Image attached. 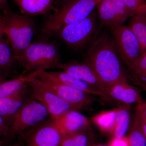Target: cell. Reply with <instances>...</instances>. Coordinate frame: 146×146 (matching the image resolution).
I'll return each instance as SVG.
<instances>
[{
    "label": "cell",
    "mask_w": 146,
    "mask_h": 146,
    "mask_svg": "<svg viewBox=\"0 0 146 146\" xmlns=\"http://www.w3.org/2000/svg\"><path fill=\"white\" fill-rule=\"evenodd\" d=\"M105 29L90 43L84 60L94 69L106 87L118 82H129V77L112 36Z\"/></svg>",
    "instance_id": "obj_1"
},
{
    "label": "cell",
    "mask_w": 146,
    "mask_h": 146,
    "mask_svg": "<svg viewBox=\"0 0 146 146\" xmlns=\"http://www.w3.org/2000/svg\"><path fill=\"white\" fill-rule=\"evenodd\" d=\"M8 146H25L23 140V138H21L20 140H18L15 143L11 145Z\"/></svg>",
    "instance_id": "obj_33"
},
{
    "label": "cell",
    "mask_w": 146,
    "mask_h": 146,
    "mask_svg": "<svg viewBox=\"0 0 146 146\" xmlns=\"http://www.w3.org/2000/svg\"><path fill=\"white\" fill-rule=\"evenodd\" d=\"M109 146H130L128 136L113 137L110 142Z\"/></svg>",
    "instance_id": "obj_27"
},
{
    "label": "cell",
    "mask_w": 146,
    "mask_h": 146,
    "mask_svg": "<svg viewBox=\"0 0 146 146\" xmlns=\"http://www.w3.org/2000/svg\"><path fill=\"white\" fill-rule=\"evenodd\" d=\"M4 20L2 13H0V41L4 39Z\"/></svg>",
    "instance_id": "obj_29"
},
{
    "label": "cell",
    "mask_w": 146,
    "mask_h": 146,
    "mask_svg": "<svg viewBox=\"0 0 146 146\" xmlns=\"http://www.w3.org/2000/svg\"><path fill=\"white\" fill-rule=\"evenodd\" d=\"M102 0H70L48 16L42 25L40 38L57 35L63 27L84 19L96 9Z\"/></svg>",
    "instance_id": "obj_2"
},
{
    "label": "cell",
    "mask_w": 146,
    "mask_h": 146,
    "mask_svg": "<svg viewBox=\"0 0 146 146\" xmlns=\"http://www.w3.org/2000/svg\"></svg>",
    "instance_id": "obj_37"
},
{
    "label": "cell",
    "mask_w": 146,
    "mask_h": 146,
    "mask_svg": "<svg viewBox=\"0 0 146 146\" xmlns=\"http://www.w3.org/2000/svg\"><path fill=\"white\" fill-rule=\"evenodd\" d=\"M129 135L130 146H146V139L141 130L138 118L135 115Z\"/></svg>",
    "instance_id": "obj_24"
},
{
    "label": "cell",
    "mask_w": 146,
    "mask_h": 146,
    "mask_svg": "<svg viewBox=\"0 0 146 146\" xmlns=\"http://www.w3.org/2000/svg\"><path fill=\"white\" fill-rule=\"evenodd\" d=\"M139 102H140V103H141L144 115H145L146 117V101L143 98L142 96H141L140 98L139 99Z\"/></svg>",
    "instance_id": "obj_31"
},
{
    "label": "cell",
    "mask_w": 146,
    "mask_h": 146,
    "mask_svg": "<svg viewBox=\"0 0 146 146\" xmlns=\"http://www.w3.org/2000/svg\"><path fill=\"white\" fill-rule=\"evenodd\" d=\"M7 0H0V11H2L6 8Z\"/></svg>",
    "instance_id": "obj_32"
},
{
    "label": "cell",
    "mask_w": 146,
    "mask_h": 146,
    "mask_svg": "<svg viewBox=\"0 0 146 146\" xmlns=\"http://www.w3.org/2000/svg\"><path fill=\"white\" fill-rule=\"evenodd\" d=\"M12 136L10 126L6 123L0 115V136Z\"/></svg>",
    "instance_id": "obj_28"
},
{
    "label": "cell",
    "mask_w": 146,
    "mask_h": 146,
    "mask_svg": "<svg viewBox=\"0 0 146 146\" xmlns=\"http://www.w3.org/2000/svg\"><path fill=\"white\" fill-rule=\"evenodd\" d=\"M127 26L138 39L142 54L146 51V13L135 14L129 19Z\"/></svg>",
    "instance_id": "obj_17"
},
{
    "label": "cell",
    "mask_w": 146,
    "mask_h": 146,
    "mask_svg": "<svg viewBox=\"0 0 146 146\" xmlns=\"http://www.w3.org/2000/svg\"><path fill=\"white\" fill-rule=\"evenodd\" d=\"M96 9L100 32L114 25H123L135 15L122 0H102Z\"/></svg>",
    "instance_id": "obj_9"
},
{
    "label": "cell",
    "mask_w": 146,
    "mask_h": 146,
    "mask_svg": "<svg viewBox=\"0 0 146 146\" xmlns=\"http://www.w3.org/2000/svg\"><path fill=\"white\" fill-rule=\"evenodd\" d=\"M60 2L62 3V4L64 3L67 2L69 1H70V0H58Z\"/></svg>",
    "instance_id": "obj_34"
},
{
    "label": "cell",
    "mask_w": 146,
    "mask_h": 146,
    "mask_svg": "<svg viewBox=\"0 0 146 146\" xmlns=\"http://www.w3.org/2000/svg\"><path fill=\"white\" fill-rule=\"evenodd\" d=\"M100 32L96 9L84 19L63 27L57 35L69 48L78 50L90 44Z\"/></svg>",
    "instance_id": "obj_5"
},
{
    "label": "cell",
    "mask_w": 146,
    "mask_h": 146,
    "mask_svg": "<svg viewBox=\"0 0 146 146\" xmlns=\"http://www.w3.org/2000/svg\"><path fill=\"white\" fill-rule=\"evenodd\" d=\"M105 95L107 100L128 105L137 103L142 96L136 87L128 82H118L106 87Z\"/></svg>",
    "instance_id": "obj_13"
},
{
    "label": "cell",
    "mask_w": 146,
    "mask_h": 146,
    "mask_svg": "<svg viewBox=\"0 0 146 146\" xmlns=\"http://www.w3.org/2000/svg\"><path fill=\"white\" fill-rule=\"evenodd\" d=\"M95 146H105L102 145H98Z\"/></svg>",
    "instance_id": "obj_36"
},
{
    "label": "cell",
    "mask_w": 146,
    "mask_h": 146,
    "mask_svg": "<svg viewBox=\"0 0 146 146\" xmlns=\"http://www.w3.org/2000/svg\"><path fill=\"white\" fill-rule=\"evenodd\" d=\"M31 80L52 92L76 110L84 109L93 102L91 95L66 85L36 77L34 72L31 73Z\"/></svg>",
    "instance_id": "obj_8"
},
{
    "label": "cell",
    "mask_w": 146,
    "mask_h": 146,
    "mask_svg": "<svg viewBox=\"0 0 146 146\" xmlns=\"http://www.w3.org/2000/svg\"><path fill=\"white\" fill-rule=\"evenodd\" d=\"M4 20V33L15 58L32 43L36 25L32 17L18 14L6 8L1 11Z\"/></svg>",
    "instance_id": "obj_4"
},
{
    "label": "cell",
    "mask_w": 146,
    "mask_h": 146,
    "mask_svg": "<svg viewBox=\"0 0 146 146\" xmlns=\"http://www.w3.org/2000/svg\"><path fill=\"white\" fill-rule=\"evenodd\" d=\"M17 63L10 45L6 38L0 41V71L9 75Z\"/></svg>",
    "instance_id": "obj_20"
},
{
    "label": "cell",
    "mask_w": 146,
    "mask_h": 146,
    "mask_svg": "<svg viewBox=\"0 0 146 146\" xmlns=\"http://www.w3.org/2000/svg\"><path fill=\"white\" fill-rule=\"evenodd\" d=\"M134 13H146V0H122Z\"/></svg>",
    "instance_id": "obj_25"
},
{
    "label": "cell",
    "mask_w": 146,
    "mask_h": 146,
    "mask_svg": "<svg viewBox=\"0 0 146 146\" xmlns=\"http://www.w3.org/2000/svg\"><path fill=\"white\" fill-rule=\"evenodd\" d=\"M27 85L29 95L33 99L41 103L46 108L50 117L57 119L65 112L74 109L68 103L54 94L31 80V74Z\"/></svg>",
    "instance_id": "obj_10"
},
{
    "label": "cell",
    "mask_w": 146,
    "mask_h": 146,
    "mask_svg": "<svg viewBox=\"0 0 146 146\" xmlns=\"http://www.w3.org/2000/svg\"><path fill=\"white\" fill-rule=\"evenodd\" d=\"M30 78V74H25L23 72L17 77L7 80L0 84V100L12 95L27 84Z\"/></svg>",
    "instance_id": "obj_22"
},
{
    "label": "cell",
    "mask_w": 146,
    "mask_h": 146,
    "mask_svg": "<svg viewBox=\"0 0 146 146\" xmlns=\"http://www.w3.org/2000/svg\"><path fill=\"white\" fill-rule=\"evenodd\" d=\"M29 96L28 87L27 84L14 94L0 100V115L6 123L8 121H11Z\"/></svg>",
    "instance_id": "obj_15"
},
{
    "label": "cell",
    "mask_w": 146,
    "mask_h": 146,
    "mask_svg": "<svg viewBox=\"0 0 146 146\" xmlns=\"http://www.w3.org/2000/svg\"><path fill=\"white\" fill-rule=\"evenodd\" d=\"M118 107L103 111L92 117V121L104 133L112 134L116 123Z\"/></svg>",
    "instance_id": "obj_18"
},
{
    "label": "cell",
    "mask_w": 146,
    "mask_h": 146,
    "mask_svg": "<svg viewBox=\"0 0 146 146\" xmlns=\"http://www.w3.org/2000/svg\"><path fill=\"white\" fill-rule=\"evenodd\" d=\"M9 76L8 74L0 71V84L7 80Z\"/></svg>",
    "instance_id": "obj_30"
},
{
    "label": "cell",
    "mask_w": 146,
    "mask_h": 146,
    "mask_svg": "<svg viewBox=\"0 0 146 146\" xmlns=\"http://www.w3.org/2000/svg\"><path fill=\"white\" fill-rule=\"evenodd\" d=\"M57 69H60L63 72L84 82L106 96V87L99 78L94 69L84 60L80 62L74 60L66 63H62Z\"/></svg>",
    "instance_id": "obj_11"
},
{
    "label": "cell",
    "mask_w": 146,
    "mask_h": 146,
    "mask_svg": "<svg viewBox=\"0 0 146 146\" xmlns=\"http://www.w3.org/2000/svg\"><path fill=\"white\" fill-rule=\"evenodd\" d=\"M35 76L38 78L44 79L56 83L66 85L83 91L91 96L100 97L107 100L106 96L98 89L90 86L79 79L71 76L65 72H35Z\"/></svg>",
    "instance_id": "obj_12"
},
{
    "label": "cell",
    "mask_w": 146,
    "mask_h": 146,
    "mask_svg": "<svg viewBox=\"0 0 146 146\" xmlns=\"http://www.w3.org/2000/svg\"><path fill=\"white\" fill-rule=\"evenodd\" d=\"M135 110V115L138 118L141 130L146 139V117L143 112L139 100L136 104Z\"/></svg>",
    "instance_id": "obj_26"
},
{
    "label": "cell",
    "mask_w": 146,
    "mask_h": 146,
    "mask_svg": "<svg viewBox=\"0 0 146 146\" xmlns=\"http://www.w3.org/2000/svg\"><path fill=\"white\" fill-rule=\"evenodd\" d=\"M16 59L25 74L57 69L63 63L57 43L42 38L32 42Z\"/></svg>",
    "instance_id": "obj_3"
},
{
    "label": "cell",
    "mask_w": 146,
    "mask_h": 146,
    "mask_svg": "<svg viewBox=\"0 0 146 146\" xmlns=\"http://www.w3.org/2000/svg\"><path fill=\"white\" fill-rule=\"evenodd\" d=\"M48 115L44 106L29 96L11 121V136H21L44 121Z\"/></svg>",
    "instance_id": "obj_6"
},
{
    "label": "cell",
    "mask_w": 146,
    "mask_h": 146,
    "mask_svg": "<svg viewBox=\"0 0 146 146\" xmlns=\"http://www.w3.org/2000/svg\"><path fill=\"white\" fill-rule=\"evenodd\" d=\"M62 136L87 130L90 121L79 110L72 109L56 119Z\"/></svg>",
    "instance_id": "obj_14"
},
{
    "label": "cell",
    "mask_w": 146,
    "mask_h": 146,
    "mask_svg": "<svg viewBox=\"0 0 146 146\" xmlns=\"http://www.w3.org/2000/svg\"><path fill=\"white\" fill-rule=\"evenodd\" d=\"M107 29L120 58L128 69L141 54V46L138 39L127 26L114 25Z\"/></svg>",
    "instance_id": "obj_7"
},
{
    "label": "cell",
    "mask_w": 146,
    "mask_h": 146,
    "mask_svg": "<svg viewBox=\"0 0 146 146\" xmlns=\"http://www.w3.org/2000/svg\"><path fill=\"white\" fill-rule=\"evenodd\" d=\"M21 14L32 17L46 14L53 9L56 0H12Z\"/></svg>",
    "instance_id": "obj_16"
},
{
    "label": "cell",
    "mask_w": 146,
    "mask_h": 146,
    "mask_svg": "<svg viewBox=\"0 0 146 146\" xmlns=\"http://www.w3.org/2000/svg\"><path fill=\"white\" fill-rule=\"evenodd\" d=\"M130 106L123 105L118 107L116 123L112 133L113 137L120 138L125 136L130 125Z\"/></svg>",
    "instance_id": "obj_19"
},
{
    "label": "cell",
    "mask_w": 146,
    "mask_h": 146,
    "mask_svg": "<svg viewBox=\"0 0 146 146\" xmlns=\"http://www.w3.org/2000/svg\"><path fill=\"white\" fill-rule=\"evenodd\" d=\"M128 70L134 82L146 91V51Z\"/></svg>",
    "instance_id": "obj_21"
},
{
    "label": "cell",
    "mask_w": 146,
    "mask_h": 146,
    "mask_svg": "<svg viewBox=\"0 0 146 146\" xmlns=\"http://www.w3.org/2000/svg\"><path fill=\"white\" fill-rule=\"evenodd\" d=\"M0 146H5L4 143L1 140H0Z\"/></svg>",
    "instance_id": "obj_35"
},
{
    "label": "cell",
    "mask_w": 146,
    "mask_h": 146,
    "mask_svg": "<svg viewBox=\"0 0 146 146\" xmlns=\"http://www.w3.org/2000/svg\"><path fill=\"white\" fill-rule=\"evenodd\" d=\"M88 143L85 130L62 136L60 146H88Z\"/></svg>",
    "instance_id": "obj_23"
}]
</instances>
